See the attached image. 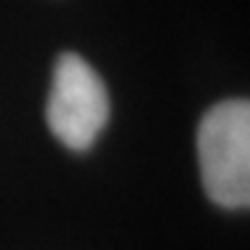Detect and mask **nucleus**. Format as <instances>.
<instances>
[{
  "label": "nucleus",
  "instance_id": "nucleus-1",
  "mask_svg": "<svg viewBox=\"0 0 250 250\" xmlns=\"http://www.w3.org/2000/svg\"><path fill=\"white\" fill-rule=\"evenodd\" d=\"M197 158L207 197L227 209L250 204V105L225 100L212 105L197 130Z\"/></svg>",
  "mask_w": 250,
  "mask_h": 250
},
{
  "label": "nucleus",
  "instance_id": "nucleus-2",
  "mask_svg": "<svg viewBox=\"0 0 250 250\" xmlns=\"http://www.w3.org/2000/svg\"><path fill=\"white\" fill-rule=\"evenodd\" d=\"M110 118L105 82L79 54L66 51L54 64L46 123L51 135L69 151H87Z\"/></svg>",
  "mask_w": 250,
  "mask_h": 250
}]
</instances>
